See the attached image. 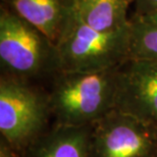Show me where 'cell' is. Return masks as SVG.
Masks as SVG:
<instances>
[{
	"label": "cell",
	"instance_id": "cell-1",
	"mask_svg": "<svg viewBox=\"0 0 157 157\" xmlns=\"http://www.w3.org/2000/svg\"><path fill=\"white\" fill-rule=\"evenodd\" d=\"M117 70L56 71L47 94L54 124L91 127L115 109Z\"/></svg>",
	"mask_w": 157,
	"mask_h": 157
},
{
	"label": "cell",
	"instance_id": "cell-12",
	"mask_svg": "<svg viewBox=\"0 0 157 157\" xmlns=\"http://www.w3.org/2000/svg\"><path fill=\"white\" fill-rule=\"evenodd\" d=\"M20 153L17 152L9 144L1 139L0 142V157H20Z\"/></svg>",
	"mask_w": 157,
	"mask_h": 157
},
{
	"label": "cell",
	"instance_id": "cell-6",
	"mask_svg": "<svg viewBox=\"0 0 157 157\" xmlns=\"http://www.w3.org/2000/svg\"><path fill=\"white\" fill-rule=\"evenodd\" d=\"M115 109L157 128V59L128 58L119 65Z\"/></svg>",
	"mask_w": 157,
	"mask_h": 157
},
{
	"label": "cell",
	"instance_id": "cell-10",
	"mask_svg": "<svg viewBox=\"0 0 157 157\" xmlns=\"http://www.w3.org/2000/svg\"><path fill=\"white\" fill-rule=\"evenodd\" d=\"M128 58L157 59V11L130 17Z\"/></svg>",
	"mask_w": 157,
	"mask_h": 157
},
{
	"label": "cell",
	"instance_id": "cell-11",
	"mask_svg": "<svg viewBox=\"0 0 157 157\" xmlns=\"http://www.w3.org/2000/svg\"><path fill=\"white\" fill-rule=\"evenodd\" d=\"M135 2H136L135 13L157 11V0H135Z\"/></svg>",
	"mask_w": 157,
	"mask_h": 157
},
{
	"label": "cell",
	"instance_id": "cell-9",
	"mask_svg": "<svg viewBox=\"0 0 157 157\" xmlns=\"http://www.w3.org/2000/svg\"><path fill=\"white\" fill-rule=\"evenodd\" d=\"M135 0H71V13L94 30L109 32L127 27L128 7Z\"/></svg>",
	"mask_w": 157,
	"mask_h": 157
},
{
	"label": "cell",
	"instance_id": "cell-4",
	"mask_svg": "<svg viewBox=\"0 0 157 157\" xmlns=\"http://www.w3.org/2000/svg\"><path fill=\"white\" fill-rule=\"evenodd\" d=\"M0 61L6 75L28 81L55 71V46L5 6L0 12Z\"/></svg>",
	"mask_w": 157,
	"mask_h": 157
},
{
	"label": "cell",
	"instance_id": "cell-5",
	"mask_svg": "<svg viewBox=\"0 0 157 157\" xmlns=\"http://www.w3.org/2000/svg\"><path fill=\"white\" fill-rule=\"evenodd\" d=\"M91 157H157V128L113 109L91 125Z\"/></svg>",
	"mask_w": 157,
	"mask_h": 157
},
{
	"label": "cell",
	"instance_id": "cell-8",
	"mask_svg": "<svg viewBox=\"0 0 157 157\" xmlns=\"http://www.w3.org/2000/svg\"><path fill=\"white\" fill-rule=\"evenodd\" d=\"M25 157H91V127L53 124L25 151Z\"/></svg>",
	"mask_w": 157,
	"mask_h": 157
},
{
	"label": "cell",
	"instance_id": "cell-2",
	"mask_svg": "<svg viewBox=\"0 0 157 157\" xmlns=\"http://www.w3.org/2000/svg\"><path fill=\"white\" fill-rule=\"evenodd\" d=\"M130 29L101 32L71 13L55 46L57 71H99L117 68L128 58Z\"/></svg>",
	"mask_w": 157,
	"mask_h": 157
},
{
	"label": "cell",
	"instance_id": "cell-7",
	"mask_svg": "<svg viewBox=\"0 0 157 157\" xmlns=\"http://www.w3.org/2000/svg\"><path fill=\"white\" fill-rule=\"evenodd\" d=\"M9 10L43 34L53 45L71 15V0H2Z\"/></svg>",
	"mask_w": 157,
	"mask_h": 157
},
{
	"label": "cell",
	"instance_id": "cell-3",
	"mask_svg": "<svg viewBox=\"0 0 157 157\" xmlns=\"http://www.w3.org/2000/svg\"><path fill=\"white\" fill-rule=\"evenodd\" d=\"M48 96L26 80L2 75L0 80V133L15 151L25 152L48 130Z\"/></svg>",
	"mask_w": 157,
	"mask_h": 157
}]
</instances>
